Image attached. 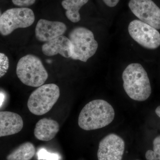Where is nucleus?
I'll return each instance as SVG.
<instances>
[{"label":"nucleus","mask_w":160,"mask_h":160,"mask_svg":"<svg viewBox=\"0 0 160 160\" xmlns=\"http://www.w3.org/2000/svg\"><path fill=\"white\" fill-rule=\"evenodd\" d=\"M145 156L147 160H160V135L153 140V150H148Z\"/></svg>","instance_id":"nucleus-16"},{"label":"nucleus","mask_w":160,"mask_h":160,"mask_svg":"<svg viewBox=\"0 0 160 160\" xmlns=\"http://www.w3.org/2000/svg\"><path fill=\"white\" fill-rule=\"evenodd\" d=\"M4 97V95H3L2 93L1 92V106H2V104L3 102V98Z\"/></svg>","instance_id":"nucleus-22"},{"label":"nucleus","mask_w":160,"mask_h":160,"mask_svg":"<svg viewBox=\"0 0 160 160\" xmlns=\"http://www.w3.org/2000/svg\"><path fill=\"white\" fill-rule=\"evenodd\" d=\"M34 21V12L29 8L21 7L8 9L1 15L0 32L6 36L15 29L31 26Z\"/></svg>","instance_id":"nucleus-7"},{"label":"nucleus","mask_w":160,"mask_h":160,"mask_svg":"<svg viewBox=\"0 0 160 160\" xmlns=\"http://www.w3.org/2000/svg\"><path fill=\"white\" fill-rule=\"evenodd\" d=\"M23 121L19 115L9 111L0 112V137L16 134L22 129Z\"/></svg>","instance_id":"nucleus-12"},{"label":"nucleus","mask_w":160,"mask_h":160,"mask_svg":"<svg viewBox=\"0 0 160 160\" xmlns=\"http://www.w3.org/2000/svg\"><path fill=\"white\" fill-rule=\"evenodd\" d=\"M67 30L66 24L58 21L40 19L36 26L35 36L40 42L49 41L63 35Z\"/></svg>","instance_id":"nucleus-10"},{"label":"nucleus","mask_w":160,"mask_h":160,"mask_svg":"<svg viewBox=\"0 0 160 160\" xmlns=\"http://www.w3.org/2000/svg\"><path fill=\"white\" fill-rule=\"evenodd\" d=\"M59 130V125L56 121L45 118L39 120L37 123L34 134L38 140L49 141L55 137Z\"/></svg>","instance_id":"nucleus-13"},{"label":"nucleus","mask_w":160,"mask_h":160,"mask_svg":"<svg viewBox=\"0 0 160 160\" xmlns=\"http://www.w3.org/2000/svg\"><path fill=\"white\" fill-rule=\"evenodd\" d=\"M89 0H63L62 6L66 9V17L71 22L77 23L81 20L80 9Z\"/></svg>","instance_id":"nucleus-14"},{"label":"nucleus","mask_w":160,"mask_h":160,"mask_svg":"<svg viewBox=\"0 0 160 160\" xmlns=\"http://www.w3.org/2000/svg\"><path fill=\"white\" fill-rule=\"evenodd\" d=\"M42 49L43 53L48 56L59 54L63 57L69 58L73 55L74 48L69 38L62 35L43 44Z\"/></svg>","instance_id":"nucleus-11"},{"label":"nucleus","mask_w":160,"mask_h":160,"mask_svg":"<svg viewBox=\"0 0 160 160\" xmlns=\"http://www.w3.org/2000/svg\"><path fill=\"white\" fill-rule=\"evenodd\" d=\"M125 148L122 138L114 133L108 135L99 144L98 160H122Z\"/></svg>","instance_id":"nucleus-9"},{"label":"nucleus","mask_w":160,"mask_h":160,"mask_svg":"<svg viewBox=\"0 0 160 160\" xmlns=\"http://www.w3.org/2000/svg\"><path fill=\"white\" fill-rule=\"evenodd\" d=\"M9 67V60L6 54L0 53V77L6 74Z\"/></svg>","instance_id":"nucleus-18"},{"label":"nucleus","mask_w":160,"mask_h":160,"mask_svg":"<svg viewBox=\"0 0 160 160\" xmlns=\"http://www.w3.org/2000/svg\"><path fill=\"white\" fill-rule=\"evenodd\" d=\"M115 112L112 106L103 100H95L83 107L78 118V125L84 130H95L106 127L112 122Z\"/></svg>","instance_id":"nucleus-2"},{"label":"nucleus","mask_w":160,"mask_h":160,"mask_svg":"<svg viewBox=\"0 0 160 160\" xmlns=\"http://www.w3.org/2000/svg\"><path fill=\"white\" fill-rule=\"evenodd\" d=\"M35 148L32 143L27 142L13 150L6 157L7 160H30L34 156Z\"/></svg>","instance_id":"nucleus-15"},{"label":"nucleus","mask_w":160,"mask_h":160,"mask_svg":"<svg viewBox=\"0 0 160 160\" xmlns=\"http://www.w3.org/2000/svg\"><path fill=\"white\" fill-rule=\"evenodd\" d=\"M16 73L20 81L27 86H42L48 78V73L41 60L28 54L21 58L17 64Z\"/></svg>","instance_id":"nucleus-4"},{"label":"nucleus","mask_w":160,"mask_h":160,"mask_svg":"<svg viewBox=\"0 0 160 160\" xmlns=\"http://www.w3.org/2000/svg\"><path fill=\"white\" fill-rule=\"evenodd\" d=\"M126 31L132 44L143 51L155 50L160 46L158 30L137 18L127 24Z\"/></svg>","instance_id":"nucleus-3"},{"label":"nucleus","mask_w":160,"mask_h":160,"mask_svg":"<svg viewBox=\"0 0 160 160\" xmlns=\"http://www.w3.org/2000/svg\"><path fill=\"white\" fill-rule=\"evenodd\" d=\"M60 96V89L54 84L43 85L35 89L29 96L27 106L36 115H42L51 110Z\"/></svg>","instance_id":"nucleus-6"},{"label":"nucleus","mask_w":160,"mask_h":160,"mask_svg":"<svg viewBox=\"0 0 160 160\" xmlns=\"http://www.w3.org/2000/svg\"></svg>","instance_id":"nucleus-23"},{"label":"nucleus","mask_w":160,"mask_h":160,"mask_svg":"<svg viewBox=\"0 0 160 160\" xmlns=\"http://www.w3.org/2000/svg\"><path fill=\"white\" fill-rule=\"evenodd\" d=\"M16 6L22 7H26L31 6L35 2L36 0H12Z\"/></svg>","instance_id":"nucleus-19"},{"label":"nucleus","mask_w":160,"mask_h":160,"mask_svg":"<svg viewBox=\"0 0 160 160\" xmlns=\"http://www.w3.org/2000/svg\"><path fill=\"white\" fill-rule=\"evenodd\" d=\"M155 112L158 116L160 118V106H158L155 110Z\"/></svg>","instance_id":"nucleus-21"},{"label":"nucleus","mask_w":160,"mask_h":160,"mask_svg":"<svg viewBox=\"0 0 160 160\" xmlns=\"http://www.w3.org/2000/svg\"><path fill=\"white\" fill-rule=\"evenodd\" d=\"M38 160H59V156L55 153H50L45 149H40L37 152Z\"/></svg>","instance_id":"nucleus-17"},{"label":"nucleus","mask_w":160,"mask_h":160,"mask_svg":"<svg viewBox=\"0 0 160 160\" xmlns=\"http://www.w3.org/2000/svg\"><path fill=\"white\" fill-rule=\"evenodd\" d=\"M69 38L74 48L71 57L72 59L86 62L98 51V43L93 32L88 28L84 27L74 28L69 33Z\"/></svg>","instance_id":"nucleus-5"},{"label":"nucleus","mask_w":160,"mask_h":160,"mask_svg":"<svg viewBox=\"0 0 160 160\" xmlns=\"http://www.w3.org/2000/svg\"><path fill=\"white\" fill-rule=\"evenodd\" d=\"M122 79L124 90L132 99L142 102L150 97L151 83L141 63L133 62L127 64L122 73Z\"/></svg>","instance_id":"nucleus-1"},{"label":"nucleus","mask_w":160,"mask_h":160,"mask_svg":"<svg viewBox=\"0 0 160 160\" xmlns=\"http://www.w3.org/2000/svg\"><path fill=\"white\" fill-rule=\"evenodd\" d=\"M105 5L109 8H113L117 6L120 0H102Z\"/></svg>","instance_id":"nucleus-20"},{"label":"nucleus","mask_w":160,"mask_h":160,"mask_svg":"<svg viewBox=\"0 0 160 160\" xmlns=\"http://www.w3.org/2000/svg\"><path fill=\"white\" fill-rule=\"evenodd\" d=\"M128 6L137 18L160 29V8L152 0H129Z\"/></svg>","instance_id":"nucleus-8"}]
</instances>
